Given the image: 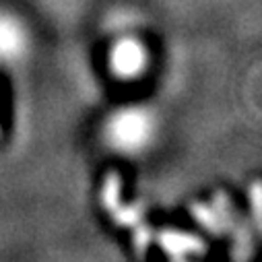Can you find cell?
<instances>
[{
  "instance_id": "6da1fadb",
  "label": "cell",
  "mask_w": 262,
  "mask_h": 262,
  "mask_svg": "<svg viewBox=\"0 0 262 262\" xmlns=\"http://www.w3.org/2000/svg\"><path fill=\"white\" fill-rule=\"evenodd\" d=\"M151 133H153L151 118L139 110L120 112L110 122V141L124 151L141 149L149 141Z\"/></svg>"
},
{
  "instance_id": "7a4b0ae2",
  "label": "cell",
  "mask_w": 262,
  "mask_h": 262,
  "mask_svg": "<svg viewBox=\"0 0 262 262\" xmlns=\"http://www.w3.org/2000/svg\"><path fill=\"white\" fill-rule=\"evenodd\" d=\"M110 62H112V69H114L116 75L137 77L147 64V52L135 39H122L114 46Z\"/></svg>"
},
{
  "instance_id": "3957f363",
  "label": "cell",
  "mask_w": 262,
  "mask_h": 262,
  "mask_svg": "<svg viewBox=\"0 0 262 262\" xmlns=\"http://www.w3.org/2000/svg\"><path fill=\"white\" fill-rule=\"evenodd\" d=\"M27 33L13 17L0 13V60H15L25 52Z\"/></svg>"
}]
</instances>
